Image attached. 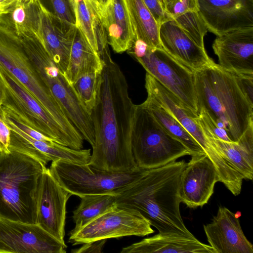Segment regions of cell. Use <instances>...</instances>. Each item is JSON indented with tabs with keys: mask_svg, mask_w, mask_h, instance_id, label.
<instances>
[{
	"mask_svg": "<svg viewBox=\"0 0 253 253\" xmlns=\"http://www.w3.org/2000/svg\"><path fill=\"white\" fill-rule=\"evenodd\" d=\"M103 67L95 106L91 114L94 144L88 165L110 171L136 169L131 150L135 104L130 98L126 77L111 57L102 59Z\"/></svg>",
	"mask_w": 253,
	"mask_h": 253,
	"instance_id": "obj_1",
	"label": "cell"
},
{
	"mask_svg": "<svg viewBox=\"0 0 253 253\" xmlns=\"http://www.w3.org/2000/svg\"><path fill=\"white\" fill-rule=\"evenodd\" d=\"M186 165L183 160L144 169L136 181L116 196V205L137 211L159 233L194 236L180 212L179 185Z\"/></svg>",
	"mask_w": 253,
	"mask_h": 253,
	"instance_id": "obj_2",
	"label": "cell"
},
{
	"mask_svg": "<svg viewBox=\"0 0 253 253\" xmlns=\"http://www.w3.org/2000/svg\"><path fill=\"white\" fill-rule=\"evenodd\" d=\"M199 110L205 111L236 142L253 124V105L241 90L234 74L215 62L195 71Z\"/></svg>",
	"mask_w": 253,
	"mask_h": 253,
	"instance_id": "obj_3",
	"label": "cell"
},
{
	"mask_svg": "<svg viewBox=\"0 0 253 253\" xmlns=\"http://www.w3.org/2000/svg\"><path fill=\"white\" fill-rule=\"evenodd\" d=\"M46 167L25 153H0V218L36 224L38 191Z\"/></svg>",
	"mask_w": 253,
	"mask_h": 253,
	"instance_id": "obj_4",
	"label": "cell"
},
{
	"mask_svg": "<svg viewBox=\"0 0 253 253\" xmlns=\"http://www.w3.org/2000/svg\"><path fill=\"white\" fill-rule=\"evenodd\" d=\"M0 65L33 95L78 147L83 145V136L40 77L26 52L20 38L0 24Z\"/></svg>",
	"mask_w": 253,
	"mask_h": 253,
	"instance_id": "obj_5",
	"label": "cell"
},
{
	"mask_svg": "<svg viewBox=\"0 0 253 253\" xmlns=\"http://www.w3.org/2000/svg\"><path fill=\"white\" fill-rule=\"evenodd\" d=\"M19 38L44 83L84 139L93 147L94 131L91 117L80 100L73 85L66 79L40 38Z\"/></svg>",
	"mask_w": 253,
	"mask_h": 253,
	"instance_id": "obj_6",
	"label": "cell"
},
{
	"mask_svg": "<svg viewBox=\"0 0 253 253\" xmlns=\"http://www.w3.org/2000/svg\"><path fill=\"white\" fill-rule=\"evenodd\" d=\"M131 145L137 167L144 169L160 167L191 155L143 103L135 105Z\"/></svg>",
	"mask_w": 253,
	"mask_h": 253,
	"instance_id": "obj_7",
	"label": "cell"
},
{
	"mask_svg": "<svg viewBox=\"0 0 253 253\" xmlns=\"http://www.w3.org/2000/svg\"><path fill=\"white\" fill-rule=\"evenodd\" d=\"M52 176L72 195H117L136 181L144 169L126 171L100 170L88 164L80 165L62 160L52 162L48 169Z\"/></svg>",
	"mask_w": 253,
	"mask_h": 253,
	"instance_id": "obj_8",
	"label": "cell"
},
{
	"mask_svg": "<svg viewBox=\"0 0 253 253\" xmlns=\"http://www.w3.org/2000/svg\"><path fill=\"white\" fill-rule=\"evenodd\" d=\"M0 84L4 93L2 107L8 113L56 142L79 150L52 116L12 75L0 65Z\"/></svg>",
	"mask_w": 253,
	"mask_h": 253,
	"instance_id": "obj_9",
	"label": "cell"
},
{
	"mask_svg": "<svg viewBox=\"0 0 253 253\" xmlns=\"http://www.w3.org/2000/svg\"><path fill=\"white\" fill-rule=\"evenodd\" d=\"M145 82L147 96L152 98L170 113L201 147L214 165L219 182L225 185L234 182L239 173L206 136L200 124L198 116L191 112L176 96L147 73Z\"/></svg>",
	"mask_w": 253,
	"mask_h": 253,
	"instance_id": "obj_10",
	"label": "cell"
},
{
	"mask_svg": "<svg viewBox=\"0 0 253 253\" xmlns=\"http://www.w3.org/2000/svg\"><path fill=\"white\" fill-rule=\"evenodd\" d=\"M136 60L191 112L199 115L194 71L172 58L162 48L149 47L145 55Z\"/></svg>",
	"mask_w": 253,
	"mask_h": 253,
	"instance_id": "obj_11",
	"label": "cell"
},
{
	"mask_svg": "<svg viewBox=\"0 0 253 253\" xmlns=\"http://www.w3.org/2000/svg\"><path fill=\"white\" fill-rule=\"evenodd\" d=\"M149 221L136 210L116 205L73 235L69 242L73 246L84 243L126 236L144 237L155 232Z\"/></svg>",
	"mask_w": 253,
	"mask_h": 253,
	"instance_id": "obj_12",
	"label": "cell"
},
{
	"mask_svg": "<svg viewBox=\"0 0 253 253\" xmlns=\"http://www.w3.org/2000/svg\"><path fill=\"white\" fill-rule=\"evenodd\" d=\"M66 248L37 224L0 218V253H65Z\"/></svg>",
	"mask_w": 253,
	"mask_h": 253,
	"instance_id": "obj_13",
	"label": "cell"
},
{
	"mask_svg": "<svg viewBox=\"0 0 253 253\" xmlns=\"http://www.w3.org/2000/svg\"><path fill=\"white\" fill-rule=\"evenodd\" d=\"M71 196L45 168L38 191L36 224L64 244L66 204Z\"/></svg>",
	"mask_w": 253,
	"mask_h": 253,
	"instance_id": "obj_14",
	"label": "cell"
},
{
	"mask_svg": "<svg viewBox=\"0 0 253 253\" xmlns=\"http://www.w3.org/2000/svg\"><path fill=\"white\" fill-rule=\"evenodd\" d=\"M208 31L216 36L253 27V0H198Z\"/></svg>",
	"mask_w": 253,
	"mask_h": 253,
	"instance_id": "obj_15",
	"label": "cell"
},
{
	"mask_svg": "<svg viewBox=\"0 0 253 253\" xmlns=\"http://www.w3.org/2000/svg\"><path fill=\"white\" fill-rule=\"evenodd\" d=\"M219 182L213 163L205 154L191 156L180 178L179 196L181 203L190 208L202 207L213 193Z\"/></svg>",
	"mask_w": 253,
	"mask_h": 253,
	"instance_id": "obj_16",
	"label": "cell"
},
{
	"mask_svg": "<svg viewBox=\"0 0 253 253\" xmlns=\"http://www.w3.org/2000/svg\"><path fill=\"white\" fill-rule=\"evenodd\" d=\"M218 66L234 74H253V27L217 36L212 44Z\"/></svg>",
	"mask_w": 253,
	"mask_h": 253,
	"instance_id": "obj_17",
	"label": "cell"
},
{
	"mask_svg": "<svg viewBox=\"0 0 253 253\" xmlns=\"http://www.w3.org/2000/svg\"><path fill=\"white\" fill-rule=\"evenodd\" d=\"M209 245L215 253H253V245L245 236L238 217L220 206L211 223L204 225Z\"/></svg>",
	"mask_w": 253,
	"mask_h": 253,
	"instance_id": "obj_18",
	"label": "cell"
},
{
	"mask_svg": "<svg viewBox=\"0 0 253 253\" xmlns=\"http://www.w3.org/2000/svg\"><path fill=\"white\" fill-rule=\"evenodd\" d=\"M159 39L168 54L194 71L214 63L205 47L198 45L173 19L160 25Z\"/></svg>",
	"mask_w": 253,
	"mask_h": 253,
	"instance_id": "obj_19",
	"label": "cell"
},
{
	"mask_svg": "<svg viewBox=\"0 0 253 253\" xmlns=\"http://www.w3.org/2000/svg\"><path fill=\"white\" fill-rule=\"evenodd\" d=\"M99 14L109 45L117 53L127 51L135 35L126 0H111L105 6L99 3Z\"/></svg>",
	"mask_w": 253,
	"mask_h": 253,
	"instance_id": "obj_20",
	"label": "cell"
},
{
	"mask_svg": "<svg viewBox=\"0 0 253 253\" xmlns=\"http://www.w3.org/2000/svg\"><path fill=\"white\" fill-rule=\"evenodd\" d=\"M215 253L195 236L160 233L123 248L121 253Z\"/></svg>",
	"mask_w": 253,
	"mask_h": 253,
	"instance_id": "obj_21",
	"label": "cell"
},
{
	"mask_svg": "<svg viewBox=\"0 0 253 253\" xmlns=\"http://www.w3.org/2000/svg\"><path fill=\"white\" fill-rule=\"evenodd\" d=\"M75 27L71 29L65 27L42 4L41 36L47 51L63 75L69 62Z\"/></svg>",
	"mask_w": 253,
	"mask_h": 253,
	"instance_id": "obj_22",
	"label": "cell"
},
{
	"mask_svg": "<svg viewBox=\"0 0 253 253\" xmlns=\"http://www.w3.org/2000/svg\"><path fill=\"white\" fill-rule=\"evenodd\" d=\"M75 26L91 47L102 56L110 52L107 36L101 23L97 0H71Z\"/></svg>",
	"mask_w": 253,
	"mask_h": 253,
	"instance_id": "obj_23",
	"label": "cell"
},
{
	"mask_svg": "<svg viewBox=\"0 0 253 253\" xmlns=\"http://www.w3.org/2000/svg\"><path fill=\"white\" fill-rule=\"evenodd\" d=\"M204 132L224 159L244 179H253V124L249 126L236 142L225 141Z\"/></svg>",
	"mask_w": 253,
	"mask_h": 253,
	"instance_id": "obj_24",
	"label": "cell"
},
{
	"mask_svg": "<svg viewBox=\"0 0 253 253\" xmlns=\"http://www.w3.org/2000/svg\"><path fill=\"white\" fill-rule=\"evenodd\" d=\"M103 62L99 54L88 43L81 32L75 26L73 33L69 62L64 74L72 85L81 77L101 73Z\"/></svg>",
	"mask_w": 253,
	"mask_h": 253,
	"instance_id": "obj_25",
	"label": "cell"
},
{
	"mask_svg": "<svg viewBox=\"0 0 253 253\" xmlns=\"http://www.w3.org/2000/svg\"><path fill=\"white\" fill-rule=\"evenodd\" d=\"M41 0L17 5L0 14V24L19 37L41 36L42 9Z\"/></svg>",
	"mask_w": 253,
	"mask_h": 253,
	"instance_id": "obj_26",
	"label": "cell"
},
{
	"mask_svg": "<svg viewBox=\"0 0 253 253\" xmlns=\"http://www.w3.org/2000/svg\"><path fill=\"white\" fill-rule=\"evenodd\" d=\"M135 38L149 47L162 48L159 39L160 25L142 0H126Z\"/></svg>",
	"mask_w": 253,
	"mask_h": 253,
	"instance_id": "obj_27",
	"label": "cell"
},
{
	"mask_svg": "<svg viewBox=\"0 0 253 253\" xmlns=\"http://www.w3.org/2000/svg\"><path fill=\"white\" fill-rule=\"evenodd\" d=\"M80 198V203L73 211L75 227L70 232V235L116 205V196L112 194L85 195Z\"/></svg>",
	"mask_w": 253,
	"mask_h": 253,
	"instance_id": "obj_28",
	"label": "cell"
},
{
	"mask_svg": "<svg viewBox=\"0 0 253 253\" xmlns=\"http://www.w3.org/2000/svg\"><path fill=\"white\" fill-rule=\"evenodd\" d=\"M143 103L164 128L184 145L190 152L191 156L205 153L198 142L181 124L154 99L147 96Z\"/></svg>",
	"mask_w": 253,
	"mask_h": 253,
	"instance_id": "obj_29",
	"label": "cell"
},
{
	"mask_svg": "<svg viewBox=\"0 0 253 253\" xmlns=\"http://www.w3.org/2000/svg\"><path fill=\"white\" fill-rule=\"evenodd\" d=\"M32 143L52 162L62 160L76 164L86 165L88 164L91 157L90 149H74L53 141L33 139Z\"/></svg>",
	"mask_w": 253,
	"mask_h": 253,
	"instance_id": "obj_30",
	"label": "cell"
},
{
	"mask_svg": "<svg viewBox=\"0 0 253 253\" xmlns=\"http://www.w3.org/2000/svg\"><path fill=\"white\" fill-rule=\"evenodd\" d=\"M101 74L102 72L84 75L73 84L80 100L90 115L95 106Z\"/></svg>",
	"mask_w": 253,
	"mask_h": 253,
	"instance_id": "obj_31",
	"label": "cell"
},
{
	"mask_svg": "<svg viewBox=\"0 0 253 253\" xmlns=\"http://www.w3.org/2000/svg\"><path fill=\"white\" fill-rule=\"evenodd\" d=\"M173 20L198 45L205 47L204 39L208 29L199 11L186 12Z\"/></svg>",
	"mask_w": 253,
	"mask_h": 253,
	"instance_id": "obj_32",
	"label": "cell"
},
{
	"mask_svg": "<svg viewBox=\"0 0 253 253\" xmlns=\"http://www.w3.org/2000/svg\"><path fill=\"white\" fill-rule=\"evenodd\" d=\"M52 13L69 29L75 26V21L71 0H48Z\"/></svg>",
	"mask_w": 253,
	"mask_h": 253,
	"instance_id": "obj_33",
	"label": "cell"
},
{
	"mask_svg": "<svg viewBox=\"0 0 253 253\" xmlns=\"http://www.w3.org/2000/svg\"><path fill=\"white\" fill-rule=\"evenodd\" d=\"M198 119L204 131L220 139L232 142L226 130L219 127L205 111L199 110Z\"/></svg>",
	"mask_w": 253,
	"mask_h": 253,
	"instance_id": "obj_34",
	"label": "cell"
},
{
	"mask_svg": "<svg viewBox=\"0 0 253 253\" xmlns=\"http://www.w3.org/2000/svg\"><path fill=\"white\" fill-rule=\"evenodd\" d=\"M165 11L172 19L186 12L199 11L198 0H173L165 8Z\"/></svg>",
	"mask_w": 253,
	"mask_h": 253,
	"instance_id": "obj_35",
	"label": "cell"
},
{
	"mask_svg": "<svg viewBox=\"0 0 253 253\" xmlns=\"http://www.w3.org/2000/svg\"><path fill=\"white\" fill-rule=\"evenodd\" d=\"M158 23L161 25L171 19L159 0H142Z\"/></svg>",
	"mask_w": 253,
	"mask_h": 253,
	"instance_id": "obj_36",
	"label": "cell"
},
{
	"mask_svg": "<svg viewBox=\"0 0 253 253\" xmlns=\"http://www.w3.org/2000/svg\"><path fill=\"white\" fill-rule=\"evenodd\" d=\"M238 84L250 103L253 105V74H234Z\"/></svg>",
	"mask_w": 253,
	"mask_h": 253,
	"instance_id": "obj_37",
	"label": "cell"
},
{
	"mask_svg": "<svg viewBox=\"0 0 253 253\" xmlns=\"http://www.w3.org/2000/svg\"><path fill=\"white\" fill-rule=\"evenodd\" d=\"M107 239L91 241L83 244L80 248L72 250L73 253H101L105 246Z\"/></svg>",
	"mask_w": 253,
	"mask_h": 253,
	"instance_id": "obj_38",
	"label": "cell"
},
{
	"mask_svg": "<svg viewBox=\"0 0 253 253\" xmlns=\"http://www.w3.org/2000/svg\"><path fill=\"white\" fill-rule=\"evenodd\" d=\"M11 130L0 116V153L9 152Z\"/></svg>",
	"mask_w": 253,
	"mask_h": 253,
	"instance_id": "obj_39",
	"label": "cell"
},
{
	"mask_svg": "<svg viewBox=\"0 0 253 253\" xmlns=\"http://www.w3.org/2000/svg\"><path fill=\"white\" fill-rule=\"evenodd\" d=\"M38 0H0V14L22 3Z\"/></svg>",
	"mask_w": 253,
	"mask_h": 253,
	"instance_id": "obj_40",
	"label": "cell"
},
{
	"mask_svg": "<svg viewBox=\"0 0 253 253\" xmlns=\"http://www.w3.org/2000/svg\"><path fill=\"white\" fill-rule=\"evenodd\" d=\"M4 100V93L2 89L1 86L0 84V110L2 106V104Z\"/></svg>",
	"mask_w": 253,
	"mask_h": 253,
	"instance_id": "obj_41",
	"label": "cell"
},
{
	"mask_svg": "<svg viewBox=\"0 0 253 253\" xmlns=\"http://www.w3.org/2000/svg\"><path fill=\"white\" fill-rule=\"evenodd\" d=\"M101 4L105 6L107 5L111 0H97Z\"/></svg>",
	"mask_w": 253,
	"mask_h": 253,
	"instance_id": "obj_42",
	"label": "cell"
},
{
	"mask_svg": "<svg viewBox=\"0 0 253 253\" xmlns=\"http://www.w3.org/2000/svg\"><path fill=\"white\" fill-rule=\"evenodd\" d=\"M163 0V2L164 3V4H165V8H166V6L169 4L170 2H171L173 0Z\"/></svg>",
	"mask_w": 253,
	"mask_h": 253,
	"instance_id": "obj_43",
	"label": "cell"
},
{
	"mask_svg": "<svg viewBox=\"0 0 253 253\" xmlns=\"http://www.w3.org/2000/svg\"><path fill=\"white\" fill-rule=\"evenodd\" d=\"M159 0L160 2V3H161V4L163 5V7L164 8V9L165 10V4L163 2V0Z\"/></svg>",
	"mask_w": 253,
	"mask_h": 253,
	"instance_id": "obj_44",
	"label": "cell"
}]
</instances>
